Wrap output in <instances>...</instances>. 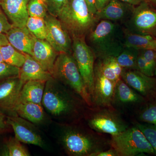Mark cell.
I'll list each match as a JSON object with an SVG mask.
<instances>
[{
  "mask_svg": "<svg viewBox=\"0 0 156 156\" xmlns=\"http://www.w3.org/2000/svg\"><path fill=\"white\" fill-rule=\"evenodd\" d=\"M88 35V45L98 59L117 57L125 48L124 30L117 22L101 20Z\"/></svg>",
  "mask_w": 156,
  "mask_h": 156,
  "instance_id": "6da1fadb",
  "label": "cell"
},
{
  "mask_svg": "<svg viewBox=\"0 0 156 156\" xmlns=\"http://www.w3.org/2000/svg\"><path fill=\"white\" fill-rule=\"evenodd\" d=\"M98 133L70 126L63 132L62 142L69 155L92 156L111 147L110 141Z\"/></svg>",
  "mask_w": 156,
  "mask_h": 156,
  "instance_id": "7a4b0ae2",
  "label": "cell"
},
{
  "mask_svg": "<svg viewBox=\"0 0 156 156\" xmlns=\"http://www.w3.org/2000/svg\"><path fill=\"white\" fill-rule=\"evenodd\" d=\"M57 17L71 38L85 37L98 21L84 0H68Z\"/></svg>",
  "mask_w": 156,
  "mask_h": 156,
  "instance_id": "3957f363",
  "label": "cell"
},
{
  "mask_svg": "<svg viewBox=\"0 0 156 156\" xmlns=\"http://www.w3.org/2000/svg\"><path fill=\"white\" fill-rule=\"evenodd\" d=\"M42 105L52 115L56 117L76 115L81 107L80 101L53 78L46 82Z\"/></svg>",
  "mask_w": 156,
  "mask_h": 156,
  "instance_id": "277c9868",
  "label": "cell"
},
{
  "mask_svg": "<svg viewBox=\"0 0 156 156\" xmlns=\"http://www.w3.org/2000/svg\"><path fill=\"white\" fill-rule=\"evenodd\" d=\"M53 78L69 87L92 107V99L78 68L75 59L71 53H59L56 59L52 73Z\"/></svg>",
  "mask_w": 156,
  "mask_h": 156,
  "instance_id": "5b68a950",
  "label": "cell"
},
{
  "mask_svg": "<svg viewBox=\"0 0 156 156\" xmlns=\"http://www.w3.org/2000/svg\"><path fill=\"white\" fill-rule=\"evenodd\" d=\"M110 141L111 146L119 156H134L143 154H156L144 134L135 126L112 136Z\"/></svg>",
  "mask_w": 156,
  "mask_h": 156,
  "instance_id": "8992f818",
  "label": "cell"
},
{
  "mask_svg": "<svg viewBox=\"0 0 156 156\" xmlns=\"http://www.w3.org/2000/svg\"><path fill=\"white\" fill-rule=\"evenodd\" d=\"M87 119L89 128L98 133L117 135L129 128L115 108L93 107Z\"/></svg>",
  "mask_w": 156,
  "mask_h": 156,
  "instance_id": "52a82bcc",
  "label": "cell"
},
{
  "mask_svg": "<svg viewBox=\"0 0 156 156\" xmlns=\"http://www.w3.org/2000/svg\"><path fill=\"white\" fill-rule=\"evenodd\" d=\"M72 40L73 56L87 90L92 97L94 89L95 55L86 43L85 37H73Z\"/></svg>",
  "mask_w": 156,
  "mask_h": 156,
  "instance_id": "ba28073f",
  "label": "cell"
},
{
  "mask_svg": "<svg viewBox=\"0 0 156 156\" xmlns=\"http://www.w3.org/2000/svg\"><path fill=\"white\" fill-rule=\"evenodd\" d=\"M126 30L132 33L154 35L156 34V11L143 1L134 8L126 22Z\"/></svg>",
  "mask_w": 156,
  "mask_h": 156,
  "instance_id": "9c48e42d",
  "label": "cell"
},
{
  "mask_svg": "<svg viewBox=\"0 0 156 156\" xmlns=\"http://www.w3.org/2000/svg\"><path fill=\"white\" fill-rule=\"evenodd\" d=\"M44 19L47 30L46 41L58 53H71L72 40L60 20L49 13Z\"/></svg>",
  "mask_w": 156,
  "mask_h": 156,
  "instance_id": "30bf717a",
  "label": "cell"
},
{
  "mask_svg": "<svg viewBox=\"0 0 156 156\" xmlns=\"http://www.w3.org/2000/svg\"><path fill=\"white\" fill-rule=\"evenodd\" d=\"M115 84L101 72L97 62L94 66V83L92 96V107L111 108L113 106Z\"/></svg>",
  "mask_w": 156,
  "mask_h": 156,
  "instance_id": "8fae6325",
  "label": "cell"
},
{
  "mask_svg": "<svg viewBox=\"0 0 156 156\" xmlns=\"http://www.w3.org/2000/svg\"><path fill=\"white\" fill-rule=\"evenodd\" d=\"M7 122L13 128L15 138L20 142L43 147L41 136L33 123L18 115L7 117Z\"/></svg>",
  "mask_w": 156,
  "mask_h": 156,
  "instance_id": "7c38bea8",
  "label": "cell"
},
{
  "mask_svg": "<svg viewBox=\"0 0 156 156\" xmlns=\"http://www.w3.org/2000/svg\"><path fill=\"white\" fill-rule=\"evenodd\" d=\"M121 79L144 98L156 97V79L136 69H124Z\"/></svg>",
  "mask_w": 156,
  "mask_h": 156,
  "instance_id": "4fadbf2b",
  "label": "cell"
},
{
  "mask_svg": "<svg viewBox=\"0 0 156 156\" xmlns=\"http://www.w3.org/2000/svg\"><path fill=\"white\" fill-rule=\"evenodd\" d=\"M23 84L19 76L0 82V108L14 112Z\"/></svg>",
  "mask_w": 156,
  "mask_h": 156,
  "instance_id": "5bb4252c",
  "label": "cell"
},
{
  "mask_svg": "<svg viewBox=\"0 0 156 156\" xmlns=\"http://www.w3.org/2000/svg\"><path fill=\"white\" fill-rule=\"evenodd\" d=\"M134 6L120 0H111L105 7L97 12L95 17L98 20H105L113 22H126L133 13Z\"/></svg>",
  "mask_w": 156,
  "mask_h": 156,
  "instance_id": "9a60e30c",
  "label": "cell"
},
{
  "mask_svg": "<svg viewBox=\"0 0 156 156\" xmlns=\"http://www.w3.org/2000/svg\"><path fill=\"white\" fill-rule=\"evenodd\" d=\"M29 0H2L1 6L14 27H26L29 16L27 4Z\"/></svg>",
  "mask_w": 156,
  "mask_h": 156,
  "instance_id": "2e32d148",
  "label": "cell"
},
{
  "mask_svg": "<svg viewBox=\"0 0 156 156\" xmlns=\"http://www.w3.org/2000/svg\"><path fill=\"white\" fill-rule=\"evenodd\" d=\"M9 44L20 52L33 56L35 37L26 27H13L5 34Z\"/></svg>",
  "mask_w": 156,
  "mask_h": 156,
  "instance_id": "e0dca14e",
  "label": "cell"
},
{
  "mask_svg": "<svg viewBox=\"0 0 156 156\" xmlns=\"http://www.w3.org/2000/svg\"><path fill=\"white\" fill-rule=\"evenodd\" d=\"M59 53L46 40L35 37L33 57L44 69L52 74L54 63Z\"/></svg>",
  "mask_w": 156,
  "mask_h": 156,
  "instance_id": "ac0fdd59",
  "label": "cell"
},
{
  "mask_svg": "<svg viewBox=\"0 0 156 156\" xmlns=\"http://www.w3.org/2000/svg\"><path fill=\"white\" fill-rule=\"evenodd\" d=\"M144 98L121 79L115 85L113 106H133L142 103Z\"/></svg>",
  "mask_w": 156,
  "mask_h": 156,
  "instance_id": "d6986e66",
  "label": "cell"
},
{
  "mask_svg": "<svg viewBox=\"0 0 156 156\" xmlns=\"http://www.w3.org/2000/svg\"><path fill=\"white\" fill-rule=\"evenodd\" d=\"M25 54V61L20 68L19 76L24 83L31 80L47 82L53 78L52 74L44 69L32 56L29 54Z\"/></svg>",
  "mask_w": 156,
  "mask_h": 156,
  "instance_id": "ffe728a7",
  "label": "cell"
},
{
  "mask_svg": "<svg viewBox=\"0 0 156 156\" xmlns=\"http://www.w3.org/2000/svg\"><path fill=\"white\" fill-rule=\"evenodd\" d=\"M46 83L44 81L38 80L26 82L20 91L17 104L30 102L42 105Z\"/></svg>",
  "mask_w": 156,
  "mask_h": 156,
  "instance_id": "44dd1931",
  "label": "cell"
},
{
  "mask_svg": "<svg viewBox=\"0 0 156 156\" xmlns=\"http://www.w3.org/2000/svg\"><path fill=\"white\" fill-rule=\"evenodd\" d=\"M14 112L17 115L34 124H41L45 119L42 105L30 102H20L14 107Z\"/></svg>",
  "mask_w": 156,
  "mask_h": 156,
  "instance_id": "7402d4cb",
  "label": "cell"
},
{
  "mask_svg": "<svg viewBox=\"0 0 156 156\" xmlns=\"http://www.w3.org/2000/svg\"><path fill=\"white\" fill-rule=\"evenodd\" d=\"M125 32V47H130L141 50H156V38L151 35L132 33L127 30Z\"/></svg>",
  "mask_w": 156,
  "mask_h": 156,
  "instance_id": "603a6c76",
  "label": "cell"
},
{
  "mask_svg": "<svg viewBox=\"0 0 156 156\" xmlns=\"http://www.w3.org/2000/svg\"><path fill=\"white\" fill-rule=\"evenodd\" d=\"M101 72L109 80L116 84L122 77L123 69L117 61L116 57H106L98 59L97 62Z\"/></svg>",
  "mask_w": 156,
  "mask_h": 156,
  "instance_id": "cb8c5ba5",
  "label": "cell"
},
{
  "mask_svg": "<svg viewBox=\"0 0 156 156\" xmlns=\"http://www.w3.org/2000/svg\"><path fill=\"white\" fill-rule=\"evenodd\" d=\"M3 61L8 64L20 68L26 60L25 53L16 50L9 44L0 48Z\"/></svg>",
  "mask_w": 156,
  "mask_h": 156,
  "instance_id": "d4e9b609",
  "label": "cell"
},
{
  "mask_svg": "<svg viewBox=\"0 0 156 156\" xmlns=\"http://www.w3.org/2000/svg\"><path fill=\"white\" fill-rule=\"evenodd\" d=\"M140 50L125 47L116 57L117 61L124 69L136 70V61Z\"/></svg>",
  "mask_w": 156,
  "mask_h": 156,
  "instance_id": "484cf974",
  "label": "cell"
},
{
  "mask_svg": "<svg viewBox=\"0 0 156 156\" xmlns=\"http://www.w3.org/2000/svg\"><path fill=\"white\" fill-rule=\"evenodd\" d=\"M26 27L35 37L46 40L47 30L44 18L29 17Z\"/></svg>",
  "mask_w": 156,
  "mask_h": 156,
  "instance_id": "4316f807",
  "label": "cell"
},
{
  "mask_svg": "<svg viewBox=\"0 0 156 156\" xmlns=\"http://www.w3.org/2000/svg\"><path fill=\"white\" fill-rule=\"evenodd\" d=\"M141 109L138 113V118L142 122L148 123L156 126V97Z\"/></svg>",
  "mask_w": 156,
  "mask_h": 156,
  "instance_id": "83f0119b",
  "label": "cell"
},
{
  "mask_svg": "<svg viewBox=\"0 0 156 156\" xmlns=\"http://www.w3.org/2000/svg\"><path fill=\"white\" fill-rule=\"evenodd\" d=\"M27 11L29 17L44 18L48 14L44 0H29L27 4Z\"/></svg>",
  "mask_w": 156,
  "mask_h": 156,
  "instance_id": "f1b7e54d",
  "label": "cell"
},
{
  "mask_svg": "<svg viewBox=\"0 0 156 156\" xmlns=\"http://www.w3.org/2000/svg\"><path fill=\"white\" fill-rule=\"evenodd\" d=\"M135 126L144 134L156 154V126L148 123L138 122L136 123Z\"/></svg>",
  "mask_w": 156,
  "mask_h": 156,
  "instance_id": "f546056e",
  "label": "cell"
},
{
  "mask_svg": "<svg viewBox=\"0 0 156 156\" xmlns=\"http://www.w3.org/2000/svg\"><path fill=\"white\" fill-rule=\"evenodd\" d=\"M8 155L10 156H29L30 154L21 143L15 137L11 138L7 143Z\"/></svg>",
  "mask_w": 156,
  "mask_h": 156,
  "instance_id": "4dcf8cb0",
  "label": "cell"
},
{
  "mask_svg": "<svg viewBox=\"0 0 156 156\" xmlns=\"http://www.w3.org/2000/svg\"><path fill=\"white\" fill-rule=\"evenodd\" d=\"M20 68L2 62H0V82L13 77L19 76Z\"/></svg>",
  "mask_w": 156,
  "mask_h": 156,
  "instance_id": "1f68e13d",
  "label": "cell"
},
{
  "mask_svg": "<svg viewBox=\"0 0 156 156\" xmlns=\"http://www.w3.org/2000/svg\"><path fill=\"white\" fill-rule=\"evenodd\" d=\"M47 6L48 13L57 17L67 4L68 0H44Z\"/></svg>",
  "mask_w": 156,
  "mask_h": 156,
  "instance_id": "d6a6232c",
  "label": "cell"
},
{
  "mask_svg": "<svg viewBox=\"0 0 156 156\" xmlns=\"http://www.w3.org/2000/svg\"><path fill=\"white\" fill-rule=\"evenodd\" d=\"M136 70L149 76L153 77L154 75L155 72L151 69L146 62L140 51L136 61Z\"/></svg>",
  "mask_w": 156,
  "mask_h": 156,
  "instance_id": "836d02e7",
  "label": "cell"
},
{
  "mask_svg": "<svg viewBox=\"0 0 156 156\" xmlns=\"http://www.w3.org/2000/svg\"><path fill=\"white\" fill-rule=\"evenodd\" d=\"M143 57L150 67L154 71L156 69V50H141L140 51Z\"/></svg>",
  "mask_w": 156,
  "mask_h": 156,
  "instance_id": "e575fe53",
  "label": "cell"
},
{
  "mask_svg": "<svg viewBox=\"0 0 156 156\" xmlns=\"http://www.w3.org/2000/svg\"><path fill=\"white\" fill-rule=\"evenodd\" d=\"M13 27L3 11L0 4V34H6Z\"/></svg>",
  "mask_w": 156,
  "mask_h": 156,
  "instance_id": "d590c367",
  "label": "cell"
},
{
  "mask_svg": "<svg viewBox=\"0 0 156 156\" xmlns=\"http://www.w3.org/2000/svg\"><path fill=\"white\" fill-rule=\"evenodd\" d=\"M92 156H119V155L114 149L111 147L106 150L94 154Z\"/></svg>",
  "mask_w": 156,
  "mask_h": 156,
  "instance_id": "8d00e7d4",
  "label": "cell"
},
{
  "mask_svg": "<svg viewBox=\"0 0 156 156\" xmlns=\"http://www.w3.org/2000/svg\"><path fill=\"white\" fill-rule=\"evenodd\" d=\"M87 4L88 9L91 14L93 15H96L97 11L95 6V0H84Z\"/></svg>",
  "mask_w": 156,
  "mask_h": 156,
  "instance_id": "74e56055",
  "label": "cell"
},
{
  "mask_svg": "<svg viewBox=\"0 0 156 156\" xmlns=\"http://www.w3.org/2000/svg\"><path fill=\"white\" fill-rule=\"evenodd\" d=\"M7 120L5 119V117L2 112H0V133L5 130L7 128Z\"/></svg>",
  "mask_w": 156,
  "mask_h": 156,
  "instance_id": "f35d334b",
  "label": "cell"
},
{
  "mask_svg": "<svg viewBox=\"0 0 156 156\" xmlns=\"http://www.w3.org/2000/svg\"><path fill=\"white\" fill-rule=\"evenodd\" d=\"M111 0H95V6L97 12L100 11Z\"/></svg>",
  "mask_w": 156,
  "mask_h": 156,
  "instance_id": "ab89813d",
  "label": "cell"
},
{
  "mask_svg": "<svg viewBox=\"0 0 156 156\" xmlns=\"http://www.w3.org/2000/svg\"><path fill=\"white\" fill-rule=\"evenodd\" d=\"M9 44L5 34H0V48L5 45Z\"/></svg>",
  "mask_w": 156,
  "mask_h": 156,
  "instance_id": "60d3db41",
  "label": "cell"
},
{
  "mask_svg": "<svg viewBox=\"0 0 156 156\" xmlns=\"http://www.w3.org/2000/svg\"><path fill=\"white\" fill-rule=\"evenodd\" d=\"M120 1L135 6L138 5L144 0H120Z\"/></svg>",
  "mask_w": 156,
  "mask_h": 156,
  "instance_id": "b9f144b4",
  "label": "cell"
},
{
  "mask_svg": "<svg viewBox=\"0 0 156 156\" xmlns=\"http://www.w3.org/2000/svg\"><path fill=\"white\" fill-rule=\"evenodd\" d=\"M144 1L149 4H151L156 5V0H144Z\"/></svg>",
  "mask_w": 156,
  "mask_h": 156,
  "instance_id": "7bdbcfd3",
  "label": "cell"
},
{
  "mask_svg": "<svg viewBox=\"0 0 156 156\" xmlns=\"http://www.w3.org/2000/svg\"><path fill=\"white\" fill-rule=\"evenodd\" d=\"M3 61L2 57V54L0 52V62H2Z\"/></svg>",
  "mask_w": 156,
  "mask_h": 156,
  "instance_id": "ee69618b",
  "label": "cell"
},
{
  "mask_svg": "<svg viewBox=\"0 0 156 156\" xmlns=\"http://www.w3.org/2000/svg\"><path fill=\"white\" fill-rule=\"evenodd\" d=\"M1 1H2V0H0V3H1Z\"/></svg>",
  "mask_w": 156,
  "mask_h": 156,
  "instance_id": "f6af8a7d",
  "label": "cell"
}]
</instances>
